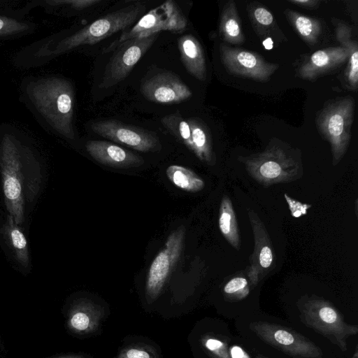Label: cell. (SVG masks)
I'll return each mask as SVG.
<instances>
[{
	"label": "cell",
	"instance_id": "29",
	"mask_svg": "<svg viewBox=\"0 0 358 358\" xmlns=\"http://www.w3.org/2000/svg\"><path fill=\"white\" fill-rule=\"evenodd\" d=\"M249 285L246 278L235 277L231 279L224 287V292L231 297L242 299L249 293Z\"/></svg>",
	"mask_w": 358,
	"mask_h": 358
},
{
	"label": "cell",
	"instance_id": "20",
	"mask_svg": "<svg viewBox=\"0 0 358 358\" xmlns=\"http://www.w3.org/2000/svg\"><path fill=\"white\" fill-rule=\"evenodd\" d=\"M191 131L192 152L203 162L215 163L211 138L208 129L200 120L194 118L187 120Z\"/></svg>",
	"mask_w": 358,
	"mask_h": 358
},
{
	"label": "cell",
	"instance_id": "30",
	"mask_svg": "<svg viewBox=\"0 0 358 358\" xmlns=\"http://www.w3.org/2000/svg\"><path fill=\"white\" fill-rule=\"evenodd\" d=\"M252 21L261 27H269L274 22L272 13L262 6H254L249 11Z\"/></svg>",
	"mask_w": 358,
	"mask_h": 358
},
{
	"label": "cell",
	"instance_id": "35",
	"mask_svg": "<svg viewBox=\"0 0 358 358\" xmlns=\"http://www.w3.org/2000/svg\"><path fill=\"white\" fill-rule=\"evenodd\" d=\"M50 358H86L83 355H60L57 357H53Z\"/></svg>",
	"mask_w": 358,
	"mask_h": 358
},
{
	"label": "cell",
	"instance_id": "13",
	"mask_svg": "<svg viewBox=\"0 0 358 358\" xmlns=\"http://www.w3.org/2000/svg\"><path fill=\"white\" fill-rule=\"evenodd\" d=\"M140 91L150 101L163 103H178L192 96L191 90L180 78L170 71L158 73L141 83Z\"/></svg>",
	"mask_w": 358,
	"mask_h": 358
},
{
	"label": "cell",
	"instance_id": "18",
	"mask_svg": "<svg viewBox=\"0 0 358 358\" xmlns=\"http://www.w3.org/2000/svg\"><path fill=\"white\" fill-rule=\"evenodd\" d=\"M101 316V310L96 305L82 300L76 303L69 310L67 326L75 334H89L97 328Z\"/></svg>",
	"mask_w": 358,
	"mask_h": 358
},
{
	"label": "cell",
	"instance_id": "5",
	"mask_svg": "<svg viewBox=\"0 0 358 358\" xmlns=\"http://www.w3.org/2000/svg\"><path fill=\"white\" fill-rule=\"evenodd\" d=\"M187 21L175 1H167L142 16L128 31L113 41L103 52L115 50L122 43L137 38H145L162 31L181 33L187 27Z\"/></svg>",
	"mask_w": 358,
	"mask_h": 358
},
{
	"label": "cell",
	"instance_id": "1",
	"mask_svg": "<svg viewBox=\"0 0 358 358\" xmlns=\"http://www.w3.org/2000/svg\"><path fill=\"white\" fill-rule=\"evenodd\" d=\"M32 102L59 134L73 139L74 92L67 80L51 77L32 83L29 87Z\"/></svg>",
	"mask_w": 358,
	"mask_h": 358
},
{
	"label": "cell",
	"instance_id": "6",
	"mask_svg": "<svg viewBox=\"0 0 358 358\" xmlns=\"http://www.w3.org/2000/svg\"><path fill=\"white\" fill-rule=\"evenodd\" d=\"M0 164L6 209L17 224L24 220L22 175L17 148L9 137L1 143Z\"/></svg>",
	"mask_w": 358,
	"mask_h": 358
},
{
	"label": "cell",
	"instance_id": "14",
	"mask_svg": "<svg viewBox=\"0 0 358 358\" xmlns=\"http://www.w3.org/2000/svg\"><path fill=\"white\" fill-rule=\"evenodd\" d=\"M248 217L252 229L255 246L250 257L248 275L254 286L268 274L273 263V250L268 232L264 223L252 210Z\"/></svg>",
	"mask_w": 358,
	"mask_h": 358
},
{
	"label": "cell",
	"instance_id": "24",
	"mask_svg": "<svg viewBox=\"0 0 358 358\" xmlns=\"http://www.w3.org/2000/svg\"><path fill=\"white\" fill-rule=\"evenodd\" d=\"M285 13L301 38L310 45H315L321 34L320 22L309 16H306L290 9H286Z\"/></svg>",
	"mask_w": 358,
	"mask_h": 358
},
{
	"label": "cell",
	"instance_id": "2",
	"mask_svg": "<svg viewBox=\"0 0 358 358\" xmlns=\"http://www.w3.org/2000/svg\"><path fill=\"white\" fill-rule=\"evenodd\" d=\"M241 162L249 175L264 187L293 182L303 176L301 159L277 145L267 147Z\"/></svg>",
	"mask_w": 358,
	"mask_h": 358
},
{
	"label": "cell",
	"instance_id": "33",
	"mask_svg": "<svg viewBox=\"0 0 358 358\" xmlns=\"http://www.w3.org/2000/svg\"><path fill=\"white\" fill-rule=\"evenodd\" d=\"M100 2V0H59L49 1L54 5L67 4L74 8L83 9Z\"/></svg>",
	"mask_w": 358,
	"mask_h": 358
},
{
	"label": "cell",
	"instance_id": "23",
	"mask_svg": "<svg viewBox=\"0 0 358 358\" xmlns=\"http://www.w3.org/2000/svg\"><path fill=\"white\" fill-rule=\"evenodd\" d=\"M168 179L178 188L187 192H197L205 187L204 180L192 169L173 164L166 169Z\"/></svg>",
	"mask_w": 358,
	"mask_h": 358
},
{
	"label": "cell",
	"instance_id": "9",
	"mask_svg": "<svg viewBox=\"0 0 358 358\" xmlns=\"http://www.w3.org/2000/svg\"><path fill=\"white\" fill-rule=\"evenodd\" d=\"M220 52L222 62L231 74L257 81H267L278 69V65L266 61L261 55L231 48L221 43Z\"/></svg>",
	"mask_w": 358,
	"mask_h": 358
},
{
	"label": "cell",
	"instance_id": "21",
	"mask_svg": "<svg viewBox=\"0 0 358 358\" xmlns=\"http://www.w3.org/2000/svg\"><path fill=\"white\" fill-rule=\"evenodd\" d=\"M219 31L222 39L230 44H241L245 41L241 20L234 1H228L223 8Z\"/></svg>",
	"mask_w": 358,
	"mask_h": 358
},
{
	"label": "cell",
	"instance_id": "26",
	"mask_svg": "<svg viewBox=\"0 0 358 358\" xmlns=\"http://www.w3.org/2000/svg\"><path fill=\"white\" fill-rule=\"evenodd\" d=\"M164 127L192 151L191 131L187 120L178 111L162 119Z\"/></svg>",
	"mask_w": 358,
	"mask_h": 358
},
{
	"label": "cell",
	"instance_id": "10",
	"mask_svg": "<svg viewBox=\"0 0 358 358\" xmlns=\"http://www.w3.org/2000/svg\"><path fill=\"white\" fill-rule=\"evenodd\" d=\"M303 312L309 324L324 336H331L343 350L345 349V338L357 333V326L345 324L337 310L324 301H310Z\"/></svg>",
	"mask_w": 358,
	"mask_h": 358
},
{
	"label": "cell",
	"instance_id": "22",
	"mask_svg": "<svg viewBox=\"0 0 358 358\" xmlns=\"http://www.w3.org/2000/svg\"><path fill=\"white\" fill-rule=\"evenodd\" d=\"M219 228L224 238L235 249L239 250L241 240L236 213L229 196L224 195L219 210Z\"/></svg>",
	"mask_w": 358,
	"mask_h": 358
},
{
	"label": "cell",
	"instance_id": "12",
	"mask_svg": "<svg viewBox=\"0 0 358 358\" xmlns=\"http://www.w3.org/2000/svg\"><path fill=\"white\" fill-rule=\"evenodd\" d=\"M260 338L297 358H319L321 350L313 343L289 330L266 322L252 324Z\"/></svg>",
	"mask_w": 358,
	"mask_h": 358
},
{
	"label": "cell",
	"instance_id": "36",
	"mask_svg": "<svg viewBox=\"0 0 358 358\" xmlns=\"http://www.w3.org/2000/svg\"><path fill=\"white\" fill-rule=\"evenodd\" d=\"M352 358H358L357 357V350H356V351H355V354H354V355H353V357Z\"/></svg>",
	"mask_w": 358,
	"mask_h": 358
},
{
	"label": "cell",
	"instance_id": "16",
	"mask_svg": "<svg viewBox=\"0 0 358 358\" xmlns=\"http://www.w3.org/2000/svg\"><path fill=\"white\" fill-rule=\"evenodd\" d=\"M85 148L94 160L106 166L128 168L143 163L139 156L110 142L90 141L87 143Z\"/></svg>",
	"mask_w": 358,
	"mask_h": 358
},
{
	"label": "cell",
	"instance_id": "25",
	"mask_svg": "<svg viewBox=\"0 0 358 358\" xmlns=\"http://www.w3.org/2000/svg\"><path fill=\"white\" fill-rule=\"evenodd\" d=\"M5 233L18 262L24 266L29 264V252L27 239L13 217L8 215Z\"/></svg>",
	"mask_w": 358,
	"mask_h": 358
},
{
	"label": "cell",
	"instance_id": "11",
	"mask_svg": "<svg viewBox=\"0 0 358 358\" xmlns=\"http://www.w3.org/2000/svg\"><path fill=\"white\" fill-rule=\"evenodd\" d=\"M90 127L95 134L138 151H154L161 145L155 134L117 120L96 121Z\"/></svg>",
	"mask_w": 358,
	"mask_h": 358
},
{
	"label": "cell",
	"instance_id": "17",
	"mask_svg": "<svg viewBox=\"0 0 358 358\" xmlns=\"http://www.w3.org/2000/svg\"><path fill=\"white\" fill-rule=\"evenodd\" d=\"M180 58L187 71L199 80L206 78V64L203 48L199 41L190 34L178 41Z\"/></svg>",
	"mask_w": 358,
	"mask_h": 358
},
{
	"label": "cell",
	"instance_id": "3",
	"mask_svg": "<svg viewBox=\"0 0 358 358\" xmlns=\"http://www.w3.org/2000/svg\"><path fill=\"white\" fill-rule=\"evenodd\" d=\"M355 108L354 99L351 96L344 97L328 103L317 117L318 131L330 144L334 166L348 150Z\"/></svg>",
	"mask_w": 358,
	"mask_h": 358
},
{
	"label": "cell",
	"instance_id": "34",
	"mask_svg": "<svg viewBox=\"0 0 358 358\" xmlns=\"http://www.w3.org/2000/svg\"><path fill=\"white\" fill-rule=\"evenodd\" d=\"M289 1L298 6L308 8H316L320 3V1L317 0H289Z\"/></svg>",
	"mask_w": 358,
	"mask_h": 358
},
{
	"label": "cell",
	"instance_id": "28",
	"mask_svg": "<svg viewBox=\"0 0 358 358\" xmlns=\"http://www.w3.org/2000/svg\"><path fill=\"white\" fill-rule=\"evenodd\" d=\"M205 349L213 358H230L229 347L221 340L214 337L205 336L201 339Z\"/></svg>",
	"mask_w": 358,
	"mask_h": 358
},
{
	"label": "cell",
	"instance_id": "15",
	"mask_svg": "<svg viewBox=\"0 0 358 358\" xmlns=\"http://www.w3.org/2000/svg\"><path fill=\"white\" fill-rule=\"evenodd\" d=\"M348 57V50L342 46L319 50L301 66L299 76L305 80H315L318 76L343 64Z\"/></svg>",
	"mask_w": 358,
	"mask_h": 358
},
{
	"label": "cell",
	"instance_id": "27",
	"mask_svg": "<svg viewBox=\"0 0 358 358\" xmlns=\"http://www.w3.org/2000/svg\"><path fill=\"white\" fill-rule=\"evenodd\" d=\"M116 358H158V356L151 346L133 345L123 348Z\"/></svg>",
	"mask_w": 358,
	"mask_h": 358
},
{
	"label": "cell",
	"instance_id": "7",
	"mask_svg": "<svg viewBox=\"0 0 358 358\" xmlns=\"http://www.w3.org/2000/svg\"><path fill=\"white\" fill-rule=\"evenodd\" d=\"M185 233L183 226L173 231L150 264L145 283V296L148 302L157 299L169 278L182 250Z\"/></svg>",
	"mask_w": 358,
	"mask_h": 358
},
{
	"label": "cell",
	"instance_id": "31",
	"mask_svg": "<svg viewBox=\"0 0 358 358\" xmlns=\"http://www.w3.org/2000/svg\"><path fill=\"white\" fill-rule=\"evenodd\" d=\"M27 24L14 19L0 17V36L20 33L28 28Z\"/></svg>",
	"mask_w": 358,
	"mask_h": 358
},
{
	"label": "cell",
	"instance_id": "4",
	"mask_svg": "<svg viewBox=\"0 0 358 358\" xmlns=\"http://www.w3.org/2000/svg\"><path fill=\"white\" fill-rule=\"evenodd\" d=\"M139 2L110 13L64 38L57 45L54 54L70 50L83 45H93L134 24L145 12Z\"/></svg>",
	"mask_w": 358,
	"mask_h": 358
},
{
	"label": "cell",
	"instance_id": "8",
	"mask_svg": "<svg viewBox=\"0 0 358 358\" xmlns=\"http://www.w3.org/2000/svg\"><path fill=\"white\" fill-rule=\"evenodd\" d=\"M159 34L133 38L119 45L106 65L99 88H110L123 80L156 41Z\"/></svg>",
	"mask_w": 358,
	"mask_h": 358
},
{
	"label": "cell",
	"instance_id": "32",
	"mask_svg": "<svg viewBox=\"0 0 358 358\" xmlns=\"http://www.w3.org/2000/svg\"><path fill=\"white\" fill-rule=\"evenodd\" d=\"M284 196L288 203L291 215L294 217H299L306 215L307 210L312 206L311 204L301 203L289 196L287 194H285Z\"/></svg>",
	"mask_w": 358,
	"mask_h": 358
},
{
	"label": "cell",
	"instance_id": "19",
	"mask_svg": "<svg viewBox=\"0 0 358 358\" xmlns=\"http://www.w3.org/2000/svg\"><path fill=\"white\" fill-rule=\"evenodd\" d=\"M336 36L342 47L349 51L348 64L345 71V79L352 90L358 85V46L357 41L352 39L351 28L339 23L336 29Z\"/></svg>",
	"mask_w": 358,
	"mask_h": 358
}]
</instances>
